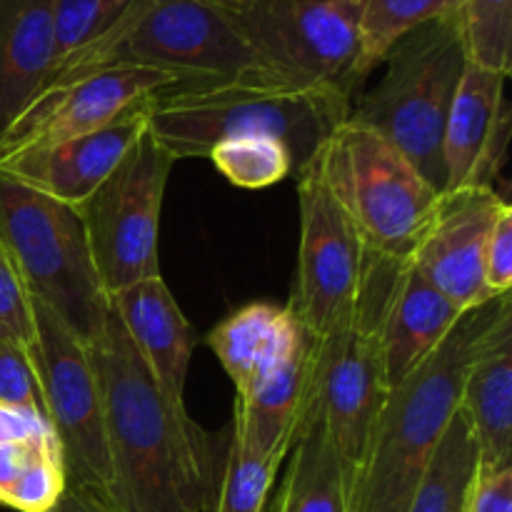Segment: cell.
<instances>
[{"instance_id":"9","label":"cell","mask_w":512,"mask_h":512,"mask_svg":"<svg viewBox=\"0 0 512 512\" xmlns=\"http://www.w3.org/2000/svg\"><path fill=\"white\" fill-rule=\"evenodd\" d=\"M393 263L368 298L343 325L310 348V383L305 403L318 413L353 485L383 410L390 385L380 350V315L393 285Z\"/></svg>"},{"instance_id":"6","label":"cell","mask_w":512,"mask_h":512,"mask_svg":"<svg viewBox=\"0 0 512 512\" xmlns=\"http://www.w3.org/2000/svg\"><path fill=\"white\" fill-rule=\"evenodd\" d=\"M325 183L380 258L405 263L428 230L443 190L388 138L348 118L320 150Z\"/></svg>"},{"instance_id":"36","label":"cell","mask_w":512,"mask_h":512,"mask_svg":"<svg viewBox=\"0 0 512 512\" xmlns=\"http://www.w3.org/2000/svg\"><path fill=\"white\" fill-rule=\"evenodd\" d=\"M45 450H58V443H0V500L5 498L23 470Z\"/></svg>"},{"instance_id":"7","label":"cell","mask_w":512,"mask_h":512,"mask_svg":"<svg viewBox=\"0 0 512 512\" xmlns=\"http://www.w3.org/2000/svg\"><path fill=\"white\" fill-rule=\"evenodd\" d=\"M0 250L18 270L30 298L90 343L110 308L78 213L0 175Z\"/></svg>"},{"instance_id":"2","label":"cell","mask_w":512,"mask_h":512,"mask_svg":"<svg viewBox=\"0 0 512 512\" xmlns=\"http://www.w3.org/2000/svg\"><path fill=\"white\" fill-rule=\"evenodd\" d=\"M350 110L353 98L338 88L248 75L155 90L148 103V130L175 160L208 158L223 140H280L293 155L298 175L350 118Z\"/></svg>"},{"instance_id":"5","label":"cell","mask_w":512,"mask_h":512,"mask_svg":"<svg viewBox=\"0 0 512 512\" xmlns=\"http://www.w3.org/2000/svg\"><path fill=\"white\" fill-rule=\"evenodd\" d=\"M465 63L458 15L430 20L388 50L383 78L350 110V118L388 138L438 190H445V120Z\"/></svg>"},{"instance_id":"26","label":"cell","mask_w":512,"mask_h":512,"mask_svg":"<svg viewBox=\"0 0 512 512\" xmlns=\"http://www.w3.org/2000/svg\"><path fill=\"white\" fill-rule=\"evenodd\" d=\"M463 5L465 0H368L360 30V55L355 63L358 90L405 33L430 20L460 15Z\"/></svg>"},{"instance_id":"4","label":"cell","mask_w":512,"mask_h":512,"mask_svg":"<svg viewBox=\"0 0 512 512\" xmlns=\"http://www.w3.org/2000/svg\"><path fill=\"white\" fill-rule=\"evenodd\" d=\"M118 65L163 70L180 83L278 75L218 5L208 0H130L125 13L98 40L70 55L48 83Z\"/></svg>"},{"instance_id":"23","label":"cell","mask_w":512,"mask_h":512,"mask_svg":"<svg viewBox=\"0 0 512 512\" xmlns=\"http://www.w3.org/2000/svg\"><path fill=\"white\" fill-rule=\"evenodd\" d=\"M283 480L265 512H353L350 475L330 440L328 428L305 403L295 440L285 458Z\"/></svg>"},{"instance_id":"20","label":"cell","mask_w":512,"mask_h":512,"mask_svg":"<svg viewBox=\"0 0 512 512\" xmlns=\"http://www.w3.org/2000/svg\"><path fill=\"white\" fill-rule=\"evenodd\" d=\"M310 348L313 338L305 333L248 395L235 398L230 428L253 453L288 458L308 400Z\"/></svg>"},{"instance_id":"37","label":"cell","mask_w":512,"mask_h":512,"mask_svg":"<svg viewBox=\"0 0 512 512\" xmlns=\"http://www.w3.org/2000/svg\"><path fill=\"white\" fill-rule=\"evenodd\" d=\"M50 512H118L113 508V503H108L105 498H100L98 493L85 488H65L63 498L58 500Z\"/></svg>"},{"instance_id":"24","label":"cell","mask_w":512,"mask_h":512,"mask_svg":"<svg viewBox=\"0 0 512 512\" xmlns=\"http://www.w3.org/2000/svg\"><path fill=\"white\" fill-rule=\"evenodd\" d=\"M285 458L245 448L230 423L215 435L208 512H265Z\"/></svg>"},{"instance_id":"31","label":"cell","mask_w":512,"mask_h":512,"mask_svg":"<svg viewBox=\"0 0 512 512\" xmlns=\"http://www.w3.org/2000/svg\"><path fill=\"white\" fill-rule=\"evenodd\" d=\"M35 338L33 298L13 268L8 255L0 250V340L30 348Z\"/></svg>"},{"instance_id":"18","label":"cell","mask_w":512,"mask_h":512,"mask_svg":"<svg viewBox=\"0 0 512 512\" xmlns=\"http://www.w3.org/2000/svg\"><path fill=\"white\" fill-rule=\"evenodd\" d=\"M460 415L478 445L480 465H512V303L485 330L460 390Z\"/></svg>"},{"instance_id":"29","label":"cell","mask_w":512,"mask_h":512,"mask_svg":"<svg viewBox=\"0 0 512 512\" xmlns=\"http://www.w3.org/2000/svg\"><path fill=\"white\" fill-rule=\"evenodd\" d=\"M128 5L130 0H55L53 73L70 55L98 40L125 13Z\"/></svg>"},{"instance_id":"3","label":"cell","mask_w":512,"mask_h":512,"mask_svg":"<svg viewBox=\"0 0 512 512\" xmlns=\"http://www.w3.org/2000/svg\"><path fill=\"white\" fill-rule=\"evenodd\" d=\"M510 295L468 310L445 343L385 395L368 453L353 480V512H405L460 408L465 370Z\"/></svg>"},{"instance_id":"32","label":"cell","mask_w":512,"mask_h":512,"mask_svg":"<svg viewBox=\"0 0 512 512\" xmlns=\"http://www.w3.org/2000/svg\"><path fill=\"white\" fill-rule=\"evenodd\" d=\"M0 403L43 413V398L28 348L0 340Z\"/></svg>"},{"instance_id":"1","label":"cell","mask_w":512,"mask_h":512,"mask_svg":"<svg viewBox=\"0 0 512 512\" xmlns=\"http://www.w3.org/2000/svg\"><path fill=\"white\" fill-rule=\"evenodd\" d=\"M88 345L105 403L113 508L208 512L215 435L160 393L113 313Z\"/></svg>"},{"instance_id":"12","label":"cell","mask_w":512,"mask_h":512,"mask_svg":"<svg viewBox=\"0 0 512 512\" xmlns=\"http://www.w3.org/2000/svg\"><path fill=\"white\" fill-rule=\"evenodd\" d=\"M368 0H253L223 8L270 70L355 98V63ZM220 8V5H218Z\"/></svg>"},{"instance_id":"10","label":"cell","mask_w":512,"mask_h":512,"mask_svg":"<svg viewBox=\"0 0 512 512\" xmlns=\"http://www.w3.org/2000/svg\"><path fill=\"white\" fill-rule=\"evenodd\" d=\"M173 165V155L145 130L75 210L105 295L160 275V210Z\"/></svg>"},{"instance_id":"21","label":"cell","mask_w":512,"mask_h":512,"mask_svg":"<svg viewBox=\"0 0 512 512\" xmlns=\"http://www.w3.org/2000/svg\"><path fill=\"white\" fill-rule=\"evenodd\" d=\"M55 0H0V138L53 73Z\"/></svg>"},{"instance_id":"34","label":"cell","mask_w":512,"mask_h":512,"mask_svg":"<svg viewBox=\"0 0 512 512\" xmlns=\"http://www.w3.org/2000/svg\"><path fill=\"white\" fill-rule=\"evenodd\" d=\"M465 512H512V465H478Z\"/></svg>"},{"instance_id":"17","label":"cell","mask_w":512,"mask_h":512,"mask_svg":"<svg viewBox=\"0 0 512 512\" xmlns=\"http://www.w3.org/2000/svg\"><path fill=\"white\" fill-rule=\"evenodd\" d=\"M110 313L118 318L140 363L153 375L160 393L185 410V383L195 348V330L165 285L163 275L145 278L108 295Z\"/></svg>"},{"instance_id":"8","label":"cell","mask_w":512,"mask_h":512,"mask_svg":"<svg viewBox=\"0 0 512 512\" xmlns=\"http://www.w3.org/2000/svg\"><path fill=\"white\" fill-rule=\"evenodd\" d=\"M300 250L288 313L310 338H323L363 305L393 260L370 250L325 183L320 153L298 175Z\"/></svg>"},{"instance_id":"25","label":"cell","mask_w":512,"mask_h":512,"mask_svg":"<svg viewBox=\"0 0 512 512\" xmlns=\"http://www.w3.org/2000/svg\"><path fill=\"white\" fill-rule=\"evenodd\" d=\"M480 455L468 423L455 413L405 512H465Z\"/></svg>"},{"instance_id":"38","label":"cell","mask_w":512,"mask_h":512,"mask_svg":"<svg viewBox=\"0 0 512 512\" xmlns=\"http://www.w3.org/2000/svg\"><path fill=\"white\" fill-rule=\"evenodd\" d=\"M208 3L220 5V8H233V5H245V3H253V0H208Z\"/></svg>"},{"instance_id":"28","label":"cell","mask_w":512,"mask_h":512,"mask_svg":"<svg viewBox=\"0 0 512 512\" xmlns=\"http://www.w3.org/2000/svg\"><path fill=\"white\" fill-rule=\"evenodd\" d=\"M225 180L245 190L270 188L295 173L290 150L273 138L223 140L208 153Z\"/></svg>"},{"instance_id":"27","label":"cell","mask_w":512,"mask_h":512,"mask_svg":"<svg viewBox=\"0 0 512 512\" xmlns=\"http://www.w3.org/2000/svg\"><path fill=\"white\" fill-rule=\"evenodd\" d=\"M458 20L468 63L510 78L512 0H465Z\"/></svg>"},{"instance_id":"22","label":"cell","mask_w":512,"mask_h":512,"mask_svg":"<svg viewBox=\"0 0 512 512\" xmlns=\"http://www.w3.org/2000/svg\"><path fill=\"white\" fill-rule=\"evenodd\" d=\"M305 330L288 308L250 303L233 310L208 333L205 343L235 385V398L248 395L300 340Z\"/></svg>"},{"instance_id":"14","label":"cell","mask_w":512,"mask_h":512,"mask_svg":"<svg viewBox=\"0 0 512 512\" xmlns=\"http://www.w3.org/2000/svg\"><path fill=\"white\" fill-rule=\"evenodd\" d=\"M510 200L485 185L448 190L408 263L460 313L495 300L485 285L483 255L495 220Z\"/></svg>"},{"instance_id":"33","label":"cell","mask_w":512,"mask_h":512,"mask_svg":"<svg viewBox=\"0 0 512 512\" xmlns=\"http://www.w3.org/2000/svg\"><path fill=\"white\" fill-rule=\"evenodd\" d=\"M485 285L495 298L510 295L512 288V205H505L488 235L483 255Z\"/></svg>"},{"instance_id":"30","label":"cell","mask_w":512,"mask_h":512,"mask_svg":"<svg viewBox=\"0 0 512 512\" xmlns=\"http://www.w3.org/2000/svg\"><path fill=\"white\" fill-rule=\"evenodd\" d=\"M65 488L68 478H65L63 455L58 450H45L23 470L0 505L18 512H50L63 498Z\"/></svg>"},{"instance_id":"15","label":"cell","mask_w":512,"mask_h":512,"mask_svg":"<svg viewBox=\"0 0 512 512\" xmlns=\"http://www.w3.org/2000/svg\"><path fill=\"white\" fill-rule=\"evenodd\" d=\"M150 95L93 133L0 155V175L78 210L148 130Z\"/></svg>"},{"instance_id":"13","label":"cell","mask_w":512,"mask_h":512,"mask_svg":"<svg viewBox=\"0 0 512 512\" xmlns=\"http://www.w3.org/2000/svg\"><path fill=\"white\" fill-rule=\"evenodd\" d=\"M180 83L163 70L118 68L93 70L75 78L53 80L28 103L0 138V155L45 148L93 133L145 95Z\"/></svg>"},{"instance_id":"16","label":"cell","mask_w":512,"mask_h":512,"mask_svg":"<svg viewBox=\"0 0 512 512\" xmlns=\"http://www.w3.org/2000/svg\"><path fill=\"white\" fill-rule=\"evenodd\" d=\"M505 83L508 75L465 63L445 120L443 193L470 188V185H485L495 190L510 135Z\"/></svg>"},{"instance_id":"11","label":"cell","mask_w":512,"mask_h":512,"mask_svg":"<svg viewBox=\"0 0 512 512\" xmlns=\"http://www.w3.org/2000/svg\"><path fill=\"white\" fill-rule=\"evenodd\" d=\"M35 338L28 348L43 398V413L58 440L70 488H85L110 503V458L105 403L88 340L33 300Z\"/></svg>"},{"instance_id":"19","label":"cell","mask_w":512,"mask_h":512,"mask_svg":"<svg viewBox=\"0 0 512 512\" xmlns=\"http://www.w3.org/2000/svg\"><path fill=\"white\" fill-rule=\"evenodd\" d=\"M463 315L408 260L400 263L380 315V350L390 388L423 365Z\"/></svg>"},{"instance_id":"35","label":"cell","mask_w":512,"mask_h":512,"mask_svg":"<svg viewBox=\"0 0 512 512\" xmlns=\"http://www.w3.org/2000/svg\"><path fill=\"white\" fill-rule=\"evenodd\" d=\"M0 443H58L45 415L0 403Z\"/></svg>"}]
</instances>
